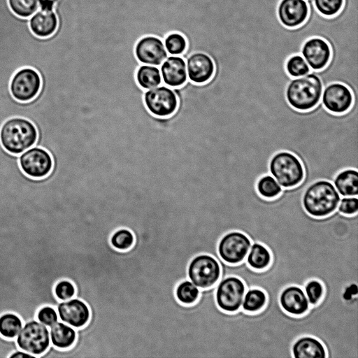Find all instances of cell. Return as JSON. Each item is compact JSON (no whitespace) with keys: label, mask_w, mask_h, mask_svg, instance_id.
Returning <instances> with one entry per match:
<instances>
[{"label":"cell","mask_w":358,"mask_h":358,"mask_svg":"<svg viewBox=\"0 0 358 358\" xmlns=\"http://www.w3.org/2000/svg\"><path fill=\"white\" fill-rule=\"evenodd\" d=\"M246 291L244 282L239 278L230 275L216 284L215 301L217 306L227 313H236L241 308Z\"/></svg>","instance_id":"7"},{"label":"cell","mask_w":358,"mask_h":358,"mask_svg":"<svg viewBox=\"0 0 358 358\" xmlns=\"http://www.w3.org/2000/svg\"><path fill=\"white\" fill-rule=\"evenodd\" d=\"M279 303L285 312L293 316H301L310 308L304 290L294 285H288L281 291Z\"/></svg>","instance_id":"18"},{"label":"cell","mask_w":358,"mask_h":358,"mask_svg":"<svg viewBox=\"0 0 358 358\" xmlns=\"http://www.w3.org/2000/svg\"><path fill=\"white\" fill-rule=\"evenodd\" d=\"M270 174L282 188H292L299 185L304 178L303 166L299 159L288 151H280L271 159Z\"/></svg>","instance_id":"4"},{"label":"cell","mask_w":358,"mask_h":358,"mask_svg":"<svg viewBox=\"0 0 358 358\" xmlns=\"http://www.w3.org/2000/svg\"><path fill=\"white\" fill-rule=\"evenodd\" d=\"M266 301V294L264 290L251 288L245 291L241 308L247 313H258L264 308Z\"/></svg>","instance_id":"27"},{"label":"cell","mask_w":358,"mask_h":358,"mask_svg":"<svg viewBox=\"0 0 358 358\" xmlns=\"http://www.w3.org/2000/svg\"><path fill=\"white\" fill-rule=\"evenodd\" d=\"M15 339L20 350L33 355L36 358H39L51 345L48 327L36 319L23 323Z\"/></svg>","instance_id":"5"},{"label":"cell","mask_w":358,"mask_h":358,"mask_svg":"<svg viewBox=\"0 0 358 358\" xmlns=\"http://www.w3.org/2000/svg\"><path fill=\"white\" fill-rule=\"evenodd\" d=\"M41 87L39 73L31 67H23L13 76L9 89L13 97L18 101L26 102L34 99Z\"/></svg>","instance_id":"10"},{"label":"cell","mask_w":358,"mask_h":358,"mask_svg":"<svg viewBox=\"0 0 358 358\" xmlns=\"http://www.w3.org/2000/svg\"><path fill=\"white\" fill-rule=\"evenodd\" d=\"M187 277L200 289H208L216 285L220 279V264L212 255H197L188 264Z\"/></svg>","instance_id":"6"},{"label":"cell","mask_w":358,"mask_h":358,"mask_svg":"<svg viewBox=\"0 0 358 358\" xmlns=\"http://www.w3.org/2000/svg\"><path fill=\"white\" fill-rule=\"evenodd\" d=\"M136 80L143 90L156 87L162 83L160 70L152 65L142 64L136 71Z\"/></svg>","instance_id":"25"},{"label":"cell","mask_w":358,"mask_h":358,"mask_svg":"<svg viewBox=\"0 0 358 358\" xmlns=\"http://www.w3.org/2000/svg\"><path fill=\"white\" fill-rule=\"evenodd\" d=\"M201 289L189 279L180 281L176 287L175 296L182 304L192 305L199 299Z\"/></svg>","instance_id":"28"},{"label":"cell","mask_w":358,"mask_h":358,"mask_svg":"<svg viewBox=\"0 0 358 358\" xmlns=\"http://www.w3.org/2000/svg\"><path fill=\"white\" fill-rule=\"evenodd\" d=\"M57 0H39L41 9L53 10L55 3Z\"/></svg>","instance_id":"40"},{"label":"cell","mask_w":358,"mask_h":358,"mask_svg":"<svg viewBox=\"0 0 358 358\" xmlns=\"http://www.w3.org/2000/svg\"><path fill=\"white\" fill-rule=\"evenodd\" d=\"M56 309L59 319L76 329L85 326L90 317L87 304L75 296L59 301Z\"/></svg>","instance_id":"13"},{"label":"cell","mask_w":358,"mask_h":358,"mask_svg":"<svg viewBox=\"0 0 358 358\" xmlns=\"http://www.w3.org/2000/svg\"><path fill=\"white\" fill-rule=\"evenodd\" d=\"M337 210L345 215H352L357 213V196H343L339 201Z\"/></svg>","instance_id":"38"},{"label":"cell","mask_w":358,"mask_h":358,"mask_svg":"<svg viewBox=\"0 0 358 358\" xmlns=\"http://www.w3.org/2000/svg\"><path fill=\"white\" fill-rule=\"evenodd\" d=\"M143 101L148 111L157 117H168L176 113L178 107V96L165 85L150 89L144 92Z\"/></svg>","instance_id":"9"},{"label":"cell","mask_w":358,"mask_h":358,"mask_svg":"<svg viewBox=\"0 0 358 358\" xmlns=\"http://www.w3.org/2000/svg\"><path fill=\"white\" fill-rule=\"evenodd\" d=\"M307 296L310 307L316 306L320 303L324 295V286L320 281L316 279L309 280L303 289Z\"/></svg>","instance_id":"35"},{"label":"cell","mask_w":358,"mask_h":358,"mask_svg":"<svg viewBox=\"0 0 358 358\" xmlns=\"http://www.w3.org/2000/svg\"><path fill=\"white\" fill-rule=\"evenodd\" d=\"M37 138L35 125L24 117H10L0 128L1 144L5 150L13 155H20L34 146Z\"/></svg>","instance_id":"2"},{"label":"cell","mask_w":358,"mask_h":358,"mask_svg":"<svg viewBox=\"0 0 358 358\" xmlns=\"http://www.w3.org/2000/svg\"><path fill=\"white\" fill-rule=\"evenodd\" d=\"M249 237L239 231H231L223 235L217 244V252L225 263L238 264L245 261L251 246Z\"/></svg>","instance_id":"8"},{"label":"cell","mask_w":358,"mask_h":358,"mask_svg":"<svg viewBox=\"0 0 358 358\" xmlns=\"http://www.w3.org/2000/svg\"><path fill=\"white\" fill-rule=\"evenodd\" d=\"M245 260L252 269L262 271L267 268L270 265L271 254L263 244L252 243Z\"/></svg>","instance_id":"24"},{"label":"cell","mask_w":358,"mask_h":358,"mask_svg":"<svg viewBox=\"0 0 358 358\" xmlns=\"http://www.w3.org/2000/svg\"><path fill=\"white\" fill-rule=\"evenodd\" d=\"M333 184L342 196H357V170L349 168L339 171L335 176Z\"/></svg>","instance_id":"23"},{"label":"cell","mask_w":358,"mask_h":358,"mask_svg":"<svg viewBox=\"0 0 358 358\" xmlns=\"http://www.w3.org/2000/svg\"><path fill=\"white\" fill-rule=\"evenodd\" d=\"M164 44L167 52L176 56H181L187 45L185 36L178 32L169 34L164 39Z\"/></svg>","instance_id":"33"},{"label":"cell","mask_w":358,"mask_h":358,"mask_svg":"<svg viewBox=\"0 0 358 358\" xmlns=\"http://www.w3.org/2000/svg\"><path fill=\"white\" fill-rule=\"evenodd\" d=\"M76 287L69 280L62 279L57 281L53 287L55 296L59 301H66L75 296Z\"/></svg>","instance_id":"36"},{"label":"cell","mask_w":358,"mask_h":358,"mask_svg":"<svg viewBox=\"0 0 358 358\" xmlns=\"http://www.w3.org/2000/svg\"><path fill=\"white\" fill-rule=\"evenodd\" d=\"M36 319L44 325L50 327L59 320V316L55 307L45 305L38 309Z\"/></svg>","instance_id":"37"},{"label":"cell","mask_w":358,"mask_h":358,"mask_svg":"<svg viewBox=\"0 0 358 358\" xmlns=\"http://www.w3.org/2000/svg\"><path fill=\"white\" fill-rule=\"evenodd\" d=\"M8 358H36L34 355L22 351L20 349L12 352Z\"/></svg>","instance_id":"39"},{"label":"cell","mask_w":358,"mask_h":358,"mask_svg":"<svg viewBox=\"0 0 358 358\" xmlns=\"http://www.w3.org/2000/svg\"><path fill=\"white\" fill-rule=\"evenodd\" d=\"M57 23V17L53 10L41 9L29 18L31 31L40 38L51 36L55 31Z\"/></svg>","instance_id":"21"},{"label":"cell","mask_w":358,"mask_h":358,"mask_svg":"<svg viewBox=\"0 0 358 358\" xmlns=\"http://www.w3.org/2000/svg\"><path fill=\"white\" fill-rule=\"evenodd\" d=\"M323 85L315 71L292 78L285 90V97L294 109L307 111L315 107L321 101Z\"/></svg>","instance_id":"1"},{"label":"cell","mask_w":358,"mask_h":358,"mask_svg":"<svg viewBox=\"0 0 358 358\" xmlns=\"http://www.w3.org/2000/svg\"><path fill=\"white\" fill-rule=\"evenodd\" d=\"M189 80L195 84H204L213 76L215 64L207 54L196 52L191 54L185 60Z\"/></svg>","instance_id":"17"},{"label":"cell","mask_w":358,"mask_h":358,"mask_svg":"<svg viewBox=\"0 0 358 358\" xmlns=\"http://www.w3.org/2000/svg\"><path fill=\"white\" fill-rule=\"evenodd\" d=\"M23 322L16 313L6 312L0 315V336L8 339H15L21 330Z\"/></svg>","instance_id":"26"},{"label":"cell","mask_w":358,"mask_h":358,"mask_svg":"<svg viewBox=\"0 0 358 358\" xmlns=\"http://www.w3.org/2000/svg\"><path fill=\"white\" fill-rule=\"evenodd\" d=\"M301 55L313 71H320L329 64L331 50L329 43L320 37H311L303 44Z\"/></svg>","instance_id":"15"},{"label":"cell","mask_w":358,"mask_h":358,"mask_svg":"<svg viewBox=\"0 0 358 358\" xmlns=\"http://www.w3.org/2000/svg\"><path fill=\"white\" fill-rule=\"evenodd\" d=\"M321 101L324 108L334 114L347 112L353 103L352 91L341 83H332L323 89Z\"/></svg>","instance_id":"12"},{"label":"cell","mask_w":358,"mask_h":358,"mask_svg":"<svg viewBox=\"0 0 358 358\" xmlns=\"http://www.w3.org/2000/svg\"><path fill=\"white\" fill-rule=\"evenodd\" d=\"M110 243L113 248L117 250L126 251L133 246L134 236L129 229L120 228L111 234Z\"/></svg>","instance_id":"30"},{"label":"cell","mask_w":358,"mask_h":358,"mask_svg":"<svg viewBox=\"0 0 358 358\" xmlns=\"http://www.w3.org/2000/svg\"><path fill=\"white\" fill-rule=\"evenodd\" d=\"M341 199L334 184L321 179L306 187L302 196V204L310 215L324 217L337 210Z\"/></svg>","instance_id":"3"},{"label":"cell","mask_w":358,"mask_h":358,"mask_svg":"<svg viewBox=\"0 0 358 358\" xmlns=\"http://www.w3.org/2000/svg\"><path fill=\"white\" fill-rule=\"evenodd\" d=\"M160 73L164 83L173 88L183 85L187 80L186 62L180 56L167 57L162 62Z\"/></svg>","instance_id":"19"},{"label":"cell","mask_w":358,"mask_h":358,"mask_svg":"<svg viewBox=\"0 0 358 358\" xmlns=\"http://www.w3.org/2000/svg\"><path fill=\"white\" fill-rule=\"evenodd\" d=\"M134 53L143 64L160 66L167 57V51L162 40L155 36H145L136 43Z\"/></svg>","instance_id":"14"},{"label":"cell","mask_w":358,"mask_h":358,"mask_svg":"<svg viewBox=\"0 0 358 358\" xmlns=\"http://www.w3.org/2000/svg\"><path fill=\"white\" fill-rule=\"evenodd\" d=\"M51 345L56 348L65 350L71 348L76 340V329L62 321H57L50 327Z\"/></svg>","instance_id":"22"},{"label":"cell","mask_w":358,"mask_h":358,"mask_svg":"<svg viewBox=\"0 0 358 358\" xmlns=\"http://www.w3.org/2000/svg\"><path fill=\"white\" fill-rule=\"evenodd\" d=\"M316 10L323 16L331 17L342 9L344 0H313Z\"/></svg>","instance_id":"34"},{"label":"cell","mask_w":358,"mask_h":358,"mask_svg":"<svg viewBox=\"0 0 358 358\" xmlns=\"http://www.w3.org/2000/svg\"><path fill=\"white\" fill-rule=\"evenodd\" d=\"M11 10L17 16L29 17L39 7V0H8Z\"/></svg>","instance_id":"32"},{"label":"cell","mask_w":358,"mask_h":358,"mask_svg":"<svg viewBox=\"0 0 358 358\" xmlns=\"http://www.w3.org/2000/svg\"><path fill=\"white\" fill-rule=\"evenodd\" d=\"M285 70L292 78L305 76L311 71L301 55H293L286 61Z\"/></svg>","instance_id":"31"},{"label":"cell","mask_w":358,"mask_h":358,"mask_svg":"<svg viewBox=\"0 0 358 358\" xmlns=\"http://www.w3.org/2000/svg\"><path fill=\"white\" fill-rule=\"evenodd\" d=\"M19 164L21 170L27 176L41 179L51 172L53 160L45 149L34 146L19 156Z\"/></svg>","instance_id":"11"},{"label":"cell","mask_w":358,"mask_h":358,"mask_svg":"<svg viewBox=\"0 0 358 358\" xmlns=\"http://www.w3.org/2000/svg\"><path fill=\"white\" fill-rule=\"evenodd\" d=\"M277 13L280 22L285 27L296 28L307 20L309 7L306 0H280Z\"/></svg>","instance_id":"16"},{"label":"cell","mask_w":358,"mask_h":358,"mask_svg":"<svg viewBox=\"0 0 358 358\" xmlns=\"http://www.w3.org/2000/svg\"><path fill=\"white\" fill-rule=\"evenodd\" d=\"M256 189L262 197L268 199L276 198L282 193L283 189L270 173L262 176L258 179Z\"/></svg>","instance_id":"29"},{"label":"cell","mask_w":358,"mask_h":358,"mask_svg":"<svg viewBox=\"0 0 358 358\" xmlns=\"http://www.w3.org/2000/svg\"><path fill=\"white\" fill-rule=\"evenodd\" d=\"M293 358H327V351L322 343L311 336L297 338L292 346Z\"/></svg>","instance_id":"20"}]
</instances>
